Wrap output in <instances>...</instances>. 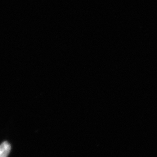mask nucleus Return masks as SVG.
I'll list each match as a JSON object with an SVG mask.
<instances>
[{
  "label": "nucleus",
  "instance_id": "f257e3e1",
  "mask_svg": "<svg viewBox=\"0 0 157 157\" xmlns=\"http://www.w3.org/2000/svg\"><path fill=\"white\" fill-rule=\"evenodd\" d=\"M11 151V145L7 141L3 142L0 145V157H7Z\"/></svg>",
  "mask_w": 157,
  "mask_h": 157
}]
</instances>
